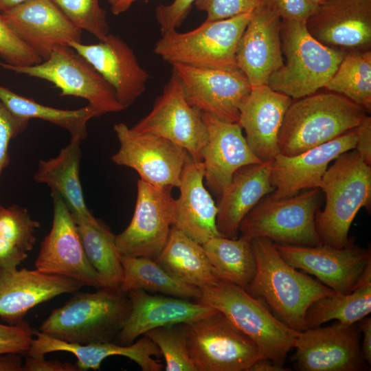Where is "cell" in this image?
I'll return each instance as SVG.
<instances>
[{
	"label": "cell",
	"mask_w": 371,
	"mask_h": 371,
	"mask_svg": "<svg viewBox=\"0 0 371 371\" xmlns=\"http://www.w3.org/2000/svg\"><path fill=\"white\" fill-rule=\"evenodd\" d=\"M251 245L256 271L245 291L262 300L291 328L297 332L306 330L305 315L308 306L333 291L288 263L271 240L255 238Z\"/></svg>",
	"instance_id": "6da1fadb"
},
{
	"label": "cell",
	"mask_w": 371,
	"mask_h": 371,
	"mask_svg": "<svg viewBox=\"0 0 371 371\" xmlns=\"http://www.w3.org/2000/svg\"><path fill=\"white\" fill-rule=\"evenodd\" d=\"M326 203L315 215V226L322 244L343 248L352 241L348 237L352 223L361 207L370 209L371 166L355 150L333 160L319 184Z\"/></svg>",
	"instance_id": "7a4b0ae2"
},
{
	"label": "cell",
	"mask_w": 371,
	"mask_h": 371,
	"mask_svg": "<svg viewBox=\"0 0 371 371\" xmlns=\"http://www.w3.org/2000/svg\"><path fill=\"white\" fill-rule=\"evenodd\" d=\"M131 311V301L120 288L74 292L66 303L52 311L39 331L75 344L113 341Z\"/></svg>",
	"instance_id": "3957f363"
},
{
	"label": "cell",
	"mask_w": 371,
	"mask_h": 371,
	"mask_svg": "<svg viewBox=\"0 0 371 371\" xmlns=\"http://www.w3.org/2000/svg\"><path fill=\"white\" fill-rule=\"evenodd\" d=\"M366 111L334 93H313L292 102L280 131V154L294 156L355 129Z\"/></svg>",
	"instance_id": "277c9868"
},
{
	"label": "cell",
	"mask_w": 371,
	"mask_h": 371,
	"mask_svg": "<svg viewBox=\"0 0 371 371\" xmlns=\"http://www.w3.org/2000/svg\"><path fill=\"white\" fill-rule=\"evenodd\" d=\"M199 289L194 301L222 313L254 341L262 358L284 365L299 332L280 320L262 300L232 282L217 279Z\"/></svg>",
	"instance_id": "5b68a950"
},
{
	"label": "cell",
	"mask_w": 371,
	"mask_h": 371,
	"mask_svg": "<svg viewBox=\"0 0 371 371\" xmlns=\"http://www.w3.org/2000/svg\"><path fill=\"white\" fill-rule=\"evenodd\" d=\"M280 40L286 60L270 76L267 85L295 99L324 88L347 53L317 41L306 21L282 19Z\"/></svg>",
	"instance_id": "8992f818"
},
{
	"label": "cell",
	"mask_w": 371,
	"mask_h": 371,
	"mask_svg": "<svg viewBox=\"0 0 371 371\" xmlns=\"http://www.w3.org/2000/svg\"><path fill=\"white\" fill-rule=\"evenodd\" d=\"M251 12L228 19L207 21L186 32L172 30L161 34L153 52L170 65L182 64L201 68L236 66L238 41Z\"/></svg>",
	"instance_id": "52a82bcc"
},
{
	"label": "cell",
	"mask_w": 371,
	"mask_h": 371,
	"mask_svg": "<svg viewBox=\"0 0 371 371\" xmlns=\"http://www.w3.org/2000/svg\"><path fill=\"white\" fill-rule=\"evenodd\" d=\"M319 188L280 199L263 197L241 221L240 235L267 238L277 243L300 246L322 244L315 226L322 200Z\"/></svg>",
	"instance_id": "ba28073f"
},
{
	"label": "cell",
	"mask_w": 371,
	"mask_h": 371,
	"mask_svg": "<svg viewBox=\"0 0 371 371\" xmlns=\"http://www.w3.org/2000/svg\"><path fill=\"white\" fill-rule=\"evenodd\" d=\"M181 326L196 371H247L262 358L254 341L218 311Z\"/></svg>",
	"instance_id": "9c48e42d"
},
{
	"label": "cell",
	"mask_w": 371,
	"mask_h": 371,
	"mask_svg": "<svg viewBox=\"0 0 371 371\" xmlns=\"http://www.w3.org/2000/svg\"><path fill=\"white\" fill-rule=\"evenodd\" d=\"M0 67L30 77L47 80L60 89V96L86 100L99 117L125 109L114 90L82 56L69 46H61L40 63L17 67L0 61Z\"/></svg>",
	"instance_id": "30bf717a"
},
{
	"label": "cell",
	"mask_w": 371,
	"mask_h": 371,
	"mask_svg": "<svg viewBox=\"0 0 371 371\" xmlns=\"http://www.w3.org/2000/svg\"><path fill=\"white\" fill-rule=\"evenodd\" d=\"M131 128L165 138L185 149L192 159L202 161L207 129L201 113L187 102L179 78L172 70L151 111Z\"/></svg>",
	"instance_id": "8fae6325"
},
{
	"label": "cell",
	"mask_w": 371,
	"mask_h": 371,
	"mask_svg": "<svg viewBox=\"0 0 371 371\" xmlns=\"http://www.w3.org/2000/svg\"><path fill=\"white\" fill-rule=\"evenodd\" d=\"M190 106L228 122H238L239 107L252 87L237 66L201 68L171 65Z\"/></svg>",
	"instance_id": "7c38bea8"
},
{
	"label": "cell",
	"mask_w": 371,
	"mask_h": 371,
	"mask_svg": "<svg viewBox=\"0 0 371 371\" xmlns=\"http://www.w3.org/2000/svg\"><path fill=\"white\" fill-rule=\"evenodd\" d=\"M274 245L291 266L315 276L337 293L353 291L371 271L370 249L352 242L343 248L326 244L300 246L274 243Z\"/></svg>",
	"instance_id": "4fadbf2b"
},
{
	"label": "cell",
	"mask_w": 371,
	"mask_h": 371,
	"mask_svg": "<svg viewBox=\"0 0 371 371\" xmlns=\"http://www.w3.org/2000/svg\"><path fill=\"white\" fill-rule=\"evenodd\" d=\"M172 187L157 186L142 179L137 182V199L127 227L115 235L122 256L155 259L169 237L175 199Z\"/></svg>",
	"instance_id": "5bb4252c"
},
{
	"label": "cell",
	"mask_w": 371,
	"mask_h": 371,
	"mask_svg": "<svg viewBox=\"0 0 371 371\" xmlns=\"http://www.w3.org/2000/svg\"><path fill=\"white\" fill-rule=\"evenodd\" d=\"M113 130L120 143L111 158L114 164L135 170L150 184L179 188L188 155L185 149L165 138L137 133L123 122L115 124Z\"/></svg>",
	"instance_id": "9a60e30c"
},
{
	"label": "cell",
	"mask_w": 371,
	"mask_h": 371,
	"mask_svg": "<svg viewBox=\"0 0 371 371\" xmlns=\"http://www.w3.org/2000/svg\"><path fill=\"white\" fill-rule=\"evenodd\" d=\"M361 330L357 324L339 322L325 327L299 332L292 361L301 371H367L360 347Z\"/></svg>",
	"instance_id": "2e32d148"
},
{
	"label": "cell",
	"mask_w": 371,
	"mask_h": 371,
	"mask_svg": "<svg viewBox=\"0 0 371 371\" xmlns=\"http://www.w3.org/2000/svg\"><path fill=\"white\" fill-rule=\"evenodd\" d=\"M51 196L52 225L41 243L34 262L36 269L76 280L83 286L103 287L100 276L87 258L70 211L57 192L52 191Z\"/></svg>",
	"instance_id": "e0dca14e"
},
{
	"label": "cell",
	"mask_w": 371,
	"mask_h": 371,
	"mask_svg": "<svg viewBox=\"0 0 371 371\" xmlns=\"http://www.w3.org/2000/svg\"><path fill=\"white\" fill-rule=\"evenodd\" d=\"M1 14L16 36L43 60L59 47L82 43V30L52 0H28Z\"/></svg>",
	"instance_id": "ac0fdd59"
},
{
	"label": "cell",
	"mask_w": 371,
	"mask_h": 371,
	"mask_svg": "<svg viewBox=\"0 0 371 371\" xmlns=\"http://www.w3.org/2000/svg\"><path fill=\"white\" fill-rule=\"evenodd\" d=\"M281 23L278 14L262 1L252 12L238 41L236 65L252 88L267 85L270 76L283 64Z\"/></svg>",
	"instance_id": "d6986e66"
},
{
	"label": "cell",
	"mask_w": 371,
	"mask_h": 371,
	"mask_svg": "<svg viewBox=\"0 0 371 371\" xmlns=\"http://www.w3.org/2000/svg\"><path fill=\"white\" fill-rule=\"evenodd\" d=\"M86 59L113 88L125 109L146 90L150 76L131 47L119 36L109 34L95 44L69 45Z\"/></svg>",
	"instance_id": "ffe728a7"
},
{
	"label": "cell",
	"mask_w": 371,
	"mask_h": 371,
	"mask_svg": "<svg viewBox=\"0 0 371 371\" xmlns=\"http://www.w3.org/2000/svg\"><path fill=\"white\" fill-rule=\"evenodd\" d=\"M355 128L294 156L278 154L270 166V182L274 190L269 197L284 199L301 190L319 188L330 163L341 154L355 148Z\"/></svg>",
	"instance_id": "44dd1931"
},
{
	"label": "cell",
	"mask_w": 371,
	"mask_h": 371,
	"mask_svg": "<svg viewBox=\"0 0 371 371\" xmlns=\"http://www.w3.org/2000/svg\"><path fill=\"white\" fill-rule=\"evenodd\" d=\"M310 34L329 47L370 50L371 0H328L306 21Z\"/></svg>",
	"instance_id": "7402d4cb"
},
{
	"label": "cell",
	"mask_w": 371,
	"mask_h": 371,
	"mask_svg": "<svg viewBox=\"0 0 371 371\" xmlns=\"http://www.w3.org/2000/svg\"><path fill=\"white\" fill-rule=\"evenodd\" d=\"M201 115L208 133L202 153L204 180L220 197L237 170L261 161L248 146L238 122H225L205 113Z\"/></svg>",
	"instance_id": "603a6c76"
},
{
	"label": "cell",
	"mask_w": 371,
	"mask_h": 371,
	"mask_svg": "<svg viewBox=\"0 0 371 371\" xmlns=\"http://www.w3.org/2000/svg\"><path fill=\"white\" fill-rule=\"evenodd\" d=\"M292 98L268 85L254 87L239 107L238 123L250 149L261 162L280 153L278 137Z\"/></svg>",
	"instance_id": "cb8c5ba5"
},
{
	"label": "cell",
	"mask_w": 371,
	"mask_h": 371,
	"mask_svg": "<svg viewBox=\"0 0 371 371\" xmlns=\"http://www.w3.org/2000/svg\"><path fill=\"white\" fill-rule=\"evenodd\" d=\"M82 286L76 280L36 269L0 271V317L10 324L19 323L38 304Z\"/></svg>",
	"instance_id": "d4e9b609"
},
{
	"label": "cell",
	"mask_w": 371,
	"mask_h": 371,
	"mask_svg": "<svg viewBox=\"0 0 371 371\" xmlns=\"http://www.w3.org/2000/svg\"><path fill=\"white\" fill-rule=\"evenodd\" d=\"M131 301L129 315L116 340L129 345L140 335L158 327L192 322L217 310L194 300L162 295H151L142 289L127 293Z\"/></svg>",
	"instance_id": "484cf974"
},
{
	"label": "cell",
	"mask_w": 371,
	"mask_h": 371,
	"mask_svg": "<svg viewBox=\"0 0 371 371\" xmlns=\"http://www.w3.org/2000/svg\"><path fill=\"white\" fill-rule=\"evenodd\" d=\"M34 334L36 338L33 339L27 351L29 356L44 357L46 354L54 352H70L77 358L76 364L80 371L99 370L102 362L111 356L127 357L143 371L163 370V366L153 358L161 356L158 346L145 335L129 345H121L113 341L80 344L54 338L39 330H34Z\"/></svg>",
	"instance_id": "4316f807"
},
{
	"label": "cell",
	"mask_w": 371,
	"mask_h": 371,
	"mask_svg": "<svg viewBox=\"0 0 371 371\" xmlns=\"http://www.w3.org/2000/svg\"><path fill=\"white\" fill-rule=\"evenodd\" d=\"M203 181L202 161L188 154L181 175L179 196L175 201L172 226L200 244L221 236L216 227L217 205Z\"/></svg>",
	"instance_id": "83f0119b"
},
{
	"label": "cell",
	"mask_w": 371,
	"mask_h": 371,
	"mask_svg": "<svg viewBox=\"0 0 371 371\" xmlns=\"http://www.w3.org/2000/svg\"><path fill=\"white\" fill-rule=\"evenodd\" d=\"M270 162H260L237 170L220 196L216 227L222 236L235 239L246 214L267 194L273 191L270 182Z\"/></svg>",
	"instance_id": "f1b7e54d"
},
{
	"label": "cell",
	"mask_w": 371,
	"mask_h": 371,
	"mask_svg": "<svg viewBox=\"0 0 371 371\" xmlns=\"http://www.w3.org/2000/svg\"><path fill=\"white\" fill-rule=\"evenodd\" d=\"M81 143L70 139L56 157L40 160L34 176L35 181L47 184L60 196L76 223L95 219L85 203L80 183Z\"/></svg>",
	"instance_id": "f546056e"
},
{
	"label": "cell",
	"mask_w": 371,
	"mask_h": 371,
	"mask_svg": "<svg viewBox=\"0 0 371 371\" xmlns=\"http://www.w3.org/2000/svg\"><path fill=\"white\" fill-rule=\"evenodd\" d=\"M154 260L174 278L199 289L218 279L202 244L174 226L166 244Z\"/></svg>",
	"instance_id": "4dcf8cb0"
},
{
	"label": "cell",
	"mask_w": 371,
	"mask_h": 371,
	"mask_svg": "<svg viewBox=\"0 0 371 371\" xmlns=\"http://www.w3.org/2000/svg\"><path fill=\"white\" fill-rule=\"evenodd\" d=\"M252 239L240 235L235 239L213 237L202 244L214 276L245 289L256 271Z\"/></svg>",
	"instance_id": "1f68e13d"
},
{
	"label": "cell",
	"mask_w": 371,
	"mask_h": 371,
	"mask_svg": "<svg viewBox=\"0 0 371 371\" xmlns=\"http://www.w3.org/2000/svg\"><path fill=\"white\" fill-rule=\"evenodd\" d=\"M0 100L16 117L29 121L39 119L67 131L71 139L82 141L87 135V123L99 117L89 105L68 110L45 106L19 95L0 85Z\"/></svg>",
	"instance_id": "d6a6232c"
},
{
	"label": "cell",
	"mask_w": 371,
	"mask_h": 371,
	"mask_svg": "<svg viewBox=\"0 0 371 371\" xmlns=\"http://www.w3.org/2000/svg\"><path fill=\"white\" fill-rule=\"evenodd\" d=\"M370 311L371 271H369L353 291L346 294L333 292L312 302L306 312V329L319 327L333 319L350 325L359 322Z\"/></svg>",
	"instance_id": "836d02e7"
},
{
	"label": "cell",
	"mask_w": 371,
	"mask_h": 371,
	"mask_svg": "<svg viewBox=\"0 0 371 371\" xmlns=\"http://www.w3.org/2000/svg\"><path fill=\"white\" fill-rule=\"evenodd\" d=\"M121 263L123 277L120 289L126 294L131 290L142 289L194 300L201 295L199 288L174 278L151 258L122 256Z\"/></svg>",
	"instance_id": "e575fe53"
},
{
	"label": "cell",
	"mask_w": 371,
	"mask_h": 371,
	"mask_svg": "<svg viewBox=\"0 0 371 371\" xmlns=\"http://www.w3.org/2000/svg\"><path fill=\"white\" fill-rule=\"evenodd\" d=\"M39 227L25 208L0 206V271L16 269L27 258Z\"/></svg>",
	"instance_id": "d590c367"
},
{
	"label": "cell",
	"mask_w": 371,
	"mask_h": 371,
	"mask_svg": "<svg viewBox=\"0 0 371 371\" xmlns=\"http://www.w3.org/2000/svg\"><path fill=\"white\" fill-rule=\"evenodd\" d=\"M76 223L87 258L100 276L103 287L120 288L123 269L115 235L96 218Z\"/></svg>",
	"instance_id": "8d00e7d4"
},
{
	"label": "cell",
	"mask_w": 371,
	"mask_h": 371,
	"mask_svg": "<svg viewBox=\"0 0 371 371\" xmlns=\"http://www.w3.org/2000/svg\"><path fill=\"white\" fill-rule=\"evenodd\" d=\"M324 88L347 98L370 113V49L347 52Z\"/></svg>",
	"instance_id": "74e56055"
},
{
	"label": "cell",
	"mask_w": 371,
	"mask_h": 371,
	"mask_svg": "<svg viewBox=\"0 0 371 371\" xmlns=\"http://www.w3.org/2000/svg\"><path fill=\"white\" fill-rule=\"evenodd\" d=\"M158 346L166 371H196L190 357L181 324L153 328L145 334Z\"/></svg>",
	"instance_id": "f35d334b"
},
{
	"label": "cell",
	"mask_w": 371,
	"mask_h": 371,
	"mask_svg": "<svg viewBox=\"0 0 371 371\" xmlns=\"http://www.w3.org/2000/svg\"><path fill=\"white\" fill-rule=\"evenodd\" d=\"M69 20L82 30H85L98 41L109 34L106 12L99 0H52Z\"/></svg>",
	"instance_id": "ab89813d"
},
{
	"label": "cell",
	"mask_w": 371,
	"mask_h": 371,
	"mask_svg": "<svg viewBox=\"0 0 371 371\" xmlns=\"http://www.w3.org/2000/svg\"><path fill=\"white\" fill-rule=\"evenodd\" d=\"M0 57L4 63L17 67L40 63L43 60L19 39L5 23L0 12Z\"/></svg>",
	"instance_id": "60d3db41"
},
{
	"label": "cell",
	"mask_w": 371,
	"mask_h": 371,
	"mask_svg": "<svg viewBox=\"0 0 371 371\" xmlns=\"http://www.w3.org/2000/svg\"><path fill=\"white\" fill-rule=\"evenodd\" d=\"M262 0H196V9L206 14L207 21L221 20L253 12Z\"/></svg>",
	"instance_id": "b9f144b4"
},
{
	"label": "cell",
	"mask_w": 371,
	"mask_h": 371,
	"mask_svg": "<svg viewBox=\"0 0 371 371\" xmlns=\"http://www.w3.org/2000/svg\"><path fill=\"white\" fill-rule=\"evenodd\" d=\"M34 329L26 320L15 324L0 323V355L27 352Z\"/></svg>",
	"instance_id": "7bdbcfd3"
},
{
	"label": "cell",
	"mask_w": 371,
	"mask_h": 371,
	"mask_svg": "<svg viewBox=\"0 0 371 371\" xmlns=\"http://www.w3.org/2000/svg\"><path fill=\"white\" fill-rule=\"evenodd\" d=\"M28 122L14 115L0 100V178L9 164L8 149L11 139L26 129Z\"/></svg>",
	"instance_id": "ee69618b"
},
{
	"label": "cell",
	"mask_w": 371,
	"mask_h": 371,
	"mask_svg": "<svg viewBox=\"0 0 371 371\" xmlns=\"http://www.w3.org/2000/svg\"><path fill=\"white\" fill-rule=\"evenodd\" d=\"M196 1L174 0L169 4H159L155 8V19L161 34L179 27Z\"/></svg>",
	"instance_id": "f6af8a7d"
},
{
	"label": "cell",
	"mask_w": 371,
	"mask_h": 371,
	"mask_svg": "<svg viewBox=\"0 0 371 371\" xmlns=\"http://www.w3.org/2000/svg\"><path fill=\"white\" fill-rule=\"evenodd\" d=\"M281 19L306 21L313 15L317 5L308 0H262Z\"/></svg>",
	"instance_id": "bcb514c9"
},
{
	"label": "cell",
	"mask_w": 371,
	"mask_h": 371,
	"mask_svg": "<svg viewBox=\"0 0 371 371\" xmlns=\"http://www.w3.org/2000/svg\"><path fill=\"white\" fill-rule=\"evenodd\" d=\"M356 129V150L362 159L371 166V117L365 115Z\"/></svg>",
	"instance_id": "7dc6e473"
},
{
	"label": "cell",
	"mask_w": 371,
	"mask_h": 371,
	"mask_svg": "<svg viewBox=\"0 0 371 371\" xmlns=\"http://www.w3.org/2000/svg\"><path fill=\"white\" fill-rule=\"evenodd\" d=\"M23 371H80L76 364L58 360L48 361L45 357L29 356L23 362Z\"/></svg>",
	"instance_id": "c3c4849f"
},
{
	"label": "cell",
	"mask_w": 371,
	"mask_h": 371,
	"mask_svg": "<svg viewBox=\"0 0 371 371\" xmlns=\"http://www.w3.org/2000/svg\"><path fill=\"white\" fill-rule=\"evenodd\" d=\"M359 328L362 333V341L360 343L361 352L363 359L371 364V317H365L359 322Z\"/></svg>",
	"instance_id": "681fc988"
},
{
	"label": "cell",
	"mask_w": 371,
	"mask_h": 371,
	"mask_svg": "<svg viewBox=\"0 0 371 371\" xmlns=\"http://www.w3.org/2000/svg\"><path fill=\"white\" fill-rule=\"evenodd\" d=\"M23 366L19 353L0 355V371H23Z\"/></svg>",
	"instance_id": "f907efd6"
},
{
	"label": "cell",
	"mask_w": 371,
	"mask_h": 371,
	"mask_svg": "<svg viewBox=\"0 0 371 371\" xmlns=\"http://www.w3.org/2000/svg\"><path fill=\"white\" fill-rule=\"evenodd\" d=\"M291 369L269 359L260 358L255 361L247 371H289Z\"/></svg>",
	"instance_id": "816d5d0a"
},
{
	"label": "cell",
	"mask_w": 371,
	"mask_h": 371,
	"mask_svg": "<svg viewBox=\"0 0 371 371\" xmlns=\"http://www.w3.org/2000/svg\"><path fill=\"white\" fill-rule=\"evenodd\" d=\"M137 0H107L111 12L114 15H120L126 12Z\"/></svg>",
	"instance_id": "f5cc1de1"
},
{
	"label": "cell",
	"mask_w": 371,
	"mask_h": 371,
	"mask_svg": "<svg viewBox=\"0 0 371 371\" xmlns=\"http://www.w3.org/2000/svg\"><path fill=\"white\" fill-rule=\"evenodd\" d=\"M28 0H0V12L11 9Z\"/></svg>",
	"instance_id": "db71d44e"
},
{
	"label": "cell",
	"mask_w": 371,
	"mask_h": 371,
	"mask_svg": "<svg viewBox=\"0 0 371 371\" xmlns=\"http://www.w3.org/2000/svg\"><path fill=\"white\" fill-rule=\"evenodd\" d=\"M308 1L310 2H311L313 4L317 5V6H319V5L326 3L328 0H308Z\"/></svg>",
	"instance_id": "11a10c76"
}]
</instances>
